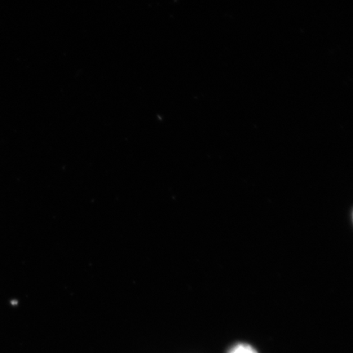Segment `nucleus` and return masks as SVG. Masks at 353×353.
<instances>
[{"label":"nucleus","mask_w":353,"mask_h":353,"mask_svg":"<svg viewBox=\"0 0 353 353\" xmlns=\"http://www.w3.org/2000/svg\"><path fill=\"white\" fill-rule=\"evenodd\" d=\"M228 353H259L255 348L248 343H237L234 345Z\"/></svg>","instance_id":"nucleus-1"}]
</instances>
